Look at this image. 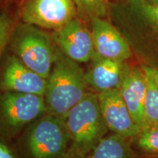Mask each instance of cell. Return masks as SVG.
Here are the masks:
<instances>
[{
    "mask_svg": "<svg viewBox=\"0 0 158 158\" xmlns=\"http://www.w3.org/2000/svg\"><path fill=\"white\" fill-rule=\"evenodd\" d=\"M90 92L85 80V71L80 64L65 56L57 48L43 96L46 113L64 119L68 112Z\"/></svg>",
    "mask_w": 158,
    "mask_h": 158,
    "instance_id": "1",
    "label": "cell"
},
{
    "mask_svg": "<svg viewBox=\"0 0 158 158\" xmlns=\"http://www.w3.org/2000/svg\"><path fill=\"white\" fill-rule=\"evenodd\" d=\"M20 158H66L70 141L64 119L45 113L16 138Z\"/></svg>",
    "mask_w": 158,
    "mask_h": 158,
    "instance_id": "2",
    "label": "cell"
},
{
    "mask_svg": "<svg viewBox=\"0 0 158 158\" xmlns=\"http://www.w3.org/2000/svg\"><path fill=\"white\" fill-rule=\"evenodd\" d=\"M64 121L70 141L68 156H86L108 131L100 110L98 94L92 92L68 112Z\"/></svg>",
    "mask_w": 158,
    "mask_h": 158,
    "instance_id": "3",
    "label": "cell"
},
{
    "mask_svg": "<svg viewBox=\"0 0 158 158\" xmlns=\"http://www.w3.org/2000/svg\"><path fill=\"white\" fill-rule=\"evenodd\" d=\"M8 45L12 54L27 68L48 78L56 56L57 47L43 29L23 23L14 27Z\"/></svg>",
    "mask_w": 158,
    "mask_h": 158,
    "instance_id": "4",
    "label": "cell"
},
{
    "mask_svg": "<svg viewBox=\"0 0 158 158\" xmlns=\"http://www.w3.org/2000/svg\"><path fill=\"white\" fill-rule=\"evenodd\" d=\"M45 113L43 96L0 91V135L15 139Z\"/></svg>",
    "mask_w": 158,
    "mask_h": 158,
    "instance_id": "5",
    "label": "cell"
},
{
    "mask_svg": "<svg viewBox=\"0 0 158 158\" xmlns=\"http://www.w3.org/2000/svg\"><path fill=\"white\" fill-rule=\"evenodd\" d=\"M23 23L57 30L78 16L73 0H27L21 7Z\"/></svg>",
    "mask_w": 158,
    "mask_h": 158,
    "instance_id": "6",
    "label": "cell"
},
{
    "mask_svg": "<svg viewBox=\"0 0 158 158\" xmlns=\"http://www.w3.org/2000/svg\"><path fill=\"white\" fill-rule=\"evenodd\" d=\"M51 37L65 56L79 64L89 62L95 55L91 29L78 16L53 31Z\"/></svg>",
    "mask_w": 158,
    "mask_h": 158,
    "instance_id": "7",
    "label": "cell"
},
{
    "mask_svg": "<svg viewBox=\"0 0 158 158\" xmlns=\"http://www.w3.org/2000/svg\"><path fill=\"white\" fill-rule=\"evenodd\" d=\"M47 79L27 68L13 54L0 66V91L44 96Z\"/></svg>",
    "mask_w": 158,
    "mask_h": 158,
    "instance_id": "8",
    "label": "cell"
},
{
    "mask_svg": "<svg viewBox=\"0 0 158 158\" xmlns=\"http://www.w3.org/2000/svg\"><path fill=\"white\" fill-rule=\"evenodd\" d=\"M98 98L108 130L127 139L138 135L141 127L133 118L118 89L99 93Z\"/></svg>",
    "mask_w": 158,
    "mask_h": 158,
    "instance_id": "9",
    "label": "cell"
},
{
    "mask_svg": "<svg viewBox=\"0 0 158 158\" xmlns=\"http://www.w3.org/2000/svg\"><path fill=\"white\" fill-rule=\"evenodd\" d=\"M95 54L100 57L125 62L132 56L129 43L119 31L103 18L90 21Z\"/></svg>",
    "mask_w": 158,
    "mask_h": 158,
    "instance_id": "10",
    "label": "cell"
},
{
    "mask_svg": "<svg viewBox=\"0 0 158 158\" xmlns=\"http://www.w3.org/2000/svg\"><path fill=\"white\" fill-rule=\"evenodd\" d=\"M85 71L89 89L96 94L119 88L126 68L125 62L100 57L95 54Z\"/></svg>",
    "mask_w": 158,
    "mask_h": 158,
    "instance_id": "11",
    "label": "cell"
},
{
    "mask_svg": "<svg viewBox=\"0 0 158 158\" xmlns=\"http://www.w3.org/2000/svg\"><path fill=\"white\" fill-rule=\"evenodd\" d=\"M118 90L135 121L141 127H144V102L147 90V77L141 67H130L127 64Z\"/></svg>",
    "mask_w": 158,
    "mask_h": 158,
    "instance_id": "12",
    "label": "cell"
},
{
    "mask_svg": "<svg viewBox=\"0 0 158 158\" xmlns=\"http://www.w3.org/2000/svg\"><path fill=\"white\" fill-rule=\"evenodd\" d=\"M86 158H138L128 139L112 133L106 135Z\"/></svg>",
    "mask_w": 158,
    "mask_h": 158,
    "instance_id": "13",
    "label": "cell"
},
{
    "mask_svg": "<svg viewBox=\"0 0 158 158\" xmlns=\"http://www.w3.org/2000/svg\"><path fill=\"white\" fill-rule=\"evenodd\" d=\"M138 151L143 157H158V124H149L141 127L133 138Z\"/></svg>",
    "mask_w": 158,
    "mask_h": 158,
    "instance_id": "14",
    "label": "cell"
},
{
    "mask_svg": "<svg viewBox=\"0 0 158 158\" xmlns=\"http://www.w3.org/2000/svg\"><path fill=\"white\" fill-rule=\"evenodd\" d=\"M78 16L86 21L104 18L107 14L109 0H73Z\"/></svg>",
    "mask_w": 158,
    "mask_h": 158,
    "instance_id": "15",
    "label": "cell"
},
{
    "mask_svg": "<svg viewBox=\"0 0 158 158\" xmlns=\"http://www.w3.org/2000/svg\"><path fill=\"white\" fill-rule=\"evenodd\" d=\"M147 77V90L144 102L145 126L158 124V86L149 77Z\"/></svg>",
    "mask_w": 158,
    "mask_h": 158,
    "instance_id": "16",
    "label": "cell"
},
{
    "mask_svg": "<svg viewBox=\"0 0 158 158\" xmlns=\"http://www.w3.org/2000/svg\"><path fill=\"white\" fill-rule=\"evenodd\" d=\"M131 8L158 31V5L148 0H128Z\"/></svg>",
    "mask_w": 158,
    "mask_h": 158,
    "instance_id": "17",
    "label": "cell"
},
{
    "mask_svg": "<svg viewBox=\"0 0 158 158\" xmlns=\"http://www.w3.org/2000/svg\"><path fill=\"white\" fill-rule=\"evenodd\" d=\"M13 29V21L9 15L5 13L0 14V62L6 47L8 45Z\"/></svg>",
    "mask_w": 158,
    "mask_h": 158,
    "instance_id": "18",
    "label": "cell"
},
{
    "mask_svg": "<svg viewBox=\"0 0 158 158\" xmlns=\"http://www.w3.org/2000/svg\"><path fill=\"white\" fill-rule=\"evenodd\" d=\"M0 158H20L13 140L0 135Z\"/></svg>",
    "mask_w": 158,
    "mask_h": 158,
    "instance_id": "19",
    "label": "cell"
},
{
    "mask_svg": "<svg viewBox=\"0 0 158 158\" xmlns=\"http://www.w3.org/2000/svg\"><path fill=\"white\" fill-rule=\"evenodd\" d=\"M141 68L144 73L158 86V68L149 65H143Z\"/></svg>",
    "mask_w": 158,
    "mask_h": 158,
    "instance_id": "20",
    "label": "cell"
},
{
    "mask_svg": "<svg viewBox=\"0 0 158 158\" xmlns=\"http://www.w3.org/2000/svg\"><path fill=\"white\" fill-rule=\"evenodd\" d=\"M66 158H86V156L81 155H68Z\"/></svg>",
    "mask_w": 158,
    "mask_h": 158,
    "instance_id": "21",
    "label": "cell"
},
{
    "mask_svg": "<svg viewBox=\"0 0 158 158\" xmlns=\"http://www.w3.org/2000/svg\"><path fill=\"white\" fill-rule=\"evenodd\" d=\"M148 1L150 2L153 3V4H156V5H158V0H148Z\"/></svg>",
    "mask_w": 158,
    "mask_h": 158,
    "instance_id": "22",
    "label": "cell"
},
{
    "mask_svg": "<svg viewBox=\"0 0 158 158\" xmlns=\"http://www.w3.org/2000/svg\"><path fill=\"white\" fill-rule=\"evenodd\" d=\"M141 158H158V157H142Z\"/></svg>",
    "mask_w": 158,
    "mask_h": 158,
    "instance_id": "23",
    "label": "cell"
}]
</instances>
